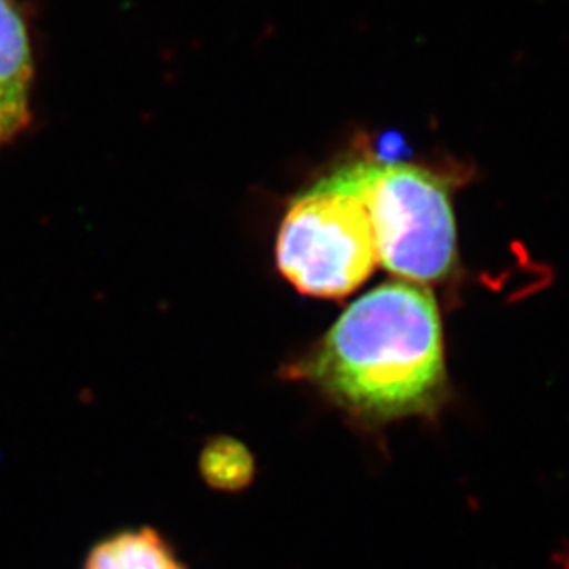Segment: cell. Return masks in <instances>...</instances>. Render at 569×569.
I'll return each instance as SVG.
<instances>
[{"mask_svg":"<svg viewBox=\"0 0 569 569\" xmlns=\"http://www.w3.org/2000/svg\"><path fill=\"white\" fill-rule=\"evenodd\" d=\"M290 372L367 428L436 417L450 397L436 297L406 280L378 286L356 299Z\"/></svg>","mask_w":569,"mask_h":569,"instance_id":"obj_1","label":"cell"},{"mask_svg":"<svg viewBox=\"0 0 569 569\" xmlns=\"http://www.w3.org/2000/svg\"><path fill=\"white\" fill-rule=\"evenodd\" d=\"M377 266V240L355 162L293 198L277 234V268L297 291L343 299Z\"/></svg>","mask_w":569,"mask_h":569,"instance_id":"obj_2","label":"cell"},{"mask_svg":"<svg viewBox=\"0 0 569 569\" xmlns=\"http://www.w3.org/2000/svg\"><path fill=\"white\" fill-rule=\"evenodd\" d=\"M355 164L381 268L420 286L450 277L457 229L445 181L413 162L361 159Z\"/></svg>","mask_w":569,"mask_h":569,"instance_id":"obj_3","label":"cell"},{"mask_svg":"<svg viewBox=\"0 0 569 569\" xmlns=\"http://www.w3.org/2000/svg\"><path fill=\"white\" fill-rule=\"evenodd\" d=\"M32 50L21 11L0 0V146L27 128Z\"/></svg>","mask_w":569,"mask_h":569,"instance_id":"obj_4","label":"cell"},{"mask_svg":"<svg viewBox=\"0 0 569 569\" xmlns=\"http://www.w3.org/2000/svg\"><path fill=\"white\" fill-rule=\"evenodd\" d=\"M81 569H189L178 549L150 526L120 529L94 543Z\"/></svg>","mask_w":569,"mask_h":569,"instance_id":"obj_5","label":"cell"},{"mask_svg":"<svg viewBox=\"0 0 569 569\" xmlns=\"http://www.w3.org/2000/svg\"><path fill=\"white\" fill-rule=\"evenodd\" d=\"M198 470L209 489L232 495L253 483L257 462L242 441L220 436L204 442L199 453Z\"/></svg>","mask_w":569,"mask_h":569,"instance_id":"obj_6","label":"cell"}]
</instances>
